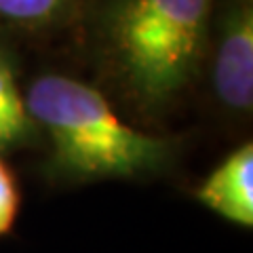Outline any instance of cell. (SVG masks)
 Listing matches in <instances>:
<instances>
[{"label":"cell","instance_id":"obj_1","mask_svg":"<svg viewBox=\"0 0 253 253\" xmlns=\"http://www.w3.org/2000/svg\"><path fill=\"white\" fill-rule=\"evenodd\" d=\"M26 110L51 144L49 167L59 179H133L165 169L175 152L171 139L125 123L95 86L66 74L32 81Z\"/></svg>","mask_w":253,"mask_h":253},{"label":"cell","instance_id":"obj_3","mask_svg":"<svg viewBox=\"0 0 253 253\" xmlns=\"http://www.w3.org/2000/svg\"><path fill=\"white\" fill-rule=\"evenodd\" d=\"M211 84L226 112L249 114L253 106V6L251 0H226L221 6Z\"/></svg>","mask_w":253,"mask_h":253},{"label":"cell","instance_id":"obj_6","mask_svg":"<svg viewBox=\"0 0 253 253\" xmlns=\"http://www.w3.org/2000/svg\"><path fill=\"white\" fill-rule=\"evenodd\" d=\"M70 0H0V19L19 26H44L57 21Z\"/></svg>","mask_w":253,"mask_h":253},{"label":"cell","instance_id":"obj_4","mask_svg":"<svg viewBox=\"0 0 253 253\" xmlns=\"http://www.w3.org/2000/svg\"><path fill=\"white\" fill-rule=\"evenodd\" d=\"M194 199L241 228L253 226V144L245 141L228 154L199 188Z\"/></svg>","mask_w":253,"mask_h":253},{"label":"cell","instance_id":"obj_7","mask_svg":"<svg viewBox=\"0 0 253 253\" xmlns=\"http://www.w3.org/2000/svg\"><path fill=\"white\" fill-rule=\"evenodd\" d=\"M21 207V192L13 169L0 156V236L9 234Z\"/></svg>","mask_w":253,"mask_h":253},{"label":"cell","instance_id":"obj_2","mask_svg":"<svg viewBox=\"0 0 253 253\" xmlns=\"http://www.w3.org/2000/svg\"><path fill=\"white\" fill-rule=\"evenodd\" d=\"M213 0H112L106 41L116 74L146 110L171 104L201 66Z\"/></svg>","mask_w":253,"mask_h":253},{"label":"cell","instance_id":"obj_5","mask_svg":"<svg viewBox=\"0 0 253 253\" xmlns=\"http://www.w3.org/2000/svg\"><path fill=\"white\" fill-rule=\"evenodd\" d=\"M34 133L26 99L19 91L11 61L0 53V150L21 146Z\"/></svg>","mask_w":253,"mask_h":253}]
</instances>
